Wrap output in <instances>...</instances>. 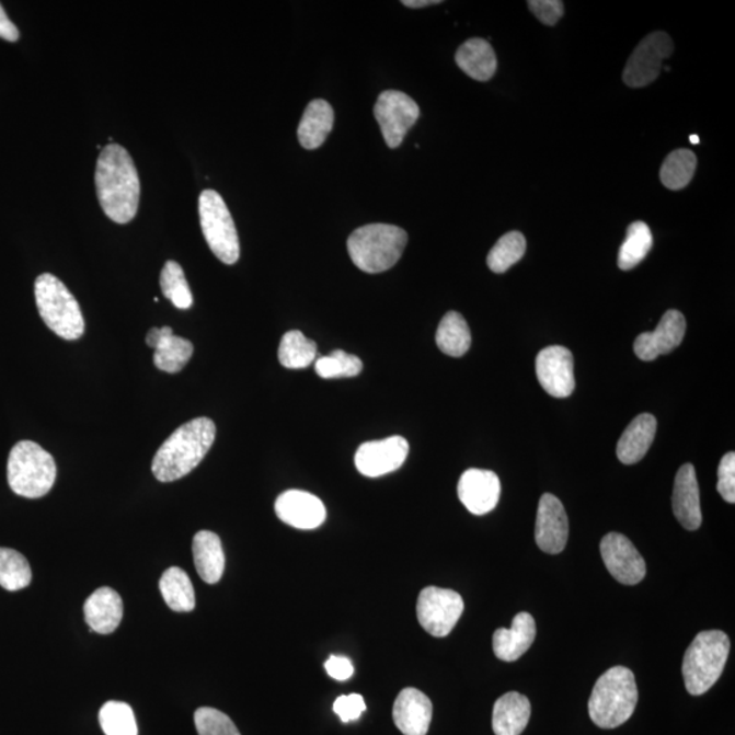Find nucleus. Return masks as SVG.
Returning <instances> with one entry per match:
<instances>
[{"instance_id":"nucleus-37","label":"nucleus","mask_w":735,"mask_h":735,"mask_svg":"<svg viewBox=\"0 0 735 735\" xmlns=\"http://www.w3.org/2000/svg\"><path fill=\"white\" fill-rule=\"evenodd\" d=\"M99 721L105 735H138L136 715L122 701H108L101 707Z\"/></svg>"},{"instance_id":"nucleus-6","label":"nucleus","mask_w":735,"mask_h":735,"mask_svg":"<svg viewBox=\"0 0 735 735\" xmlns=\"http://www.w3.org/2000/svg\"><path fill=\"white\" fill-rule=\"evenodd\" d=\"M35 296L38 313L50 331L66 341L81 338L85 333L81 307L59 278L49 273L38 276Z\"/></svg>"},{"instance_id":"nucleus-23","label":"nucleus","mask_w":735,"mask_h":735,"mask_svg":"<svg viewBox=\"0 0 735 735\" xmlns=\"http://www.w3.org/2000/svg\"><path fill=\"white\" fill-rule=\"evenodd\" d=\"M530 700L518 692H508L493 707L492 726L496 735H520L529 725Z\"/></svg>"},{"instance_id":"nucleus-21","label":"nucleus","mask_w":735,"mask_h":735,"mask_svg":"<svg viewBox=\"0 0 735 735\" xmlns=\"http://www.w3.org/2000/svg\"><path fill=\"white\" fill-rule=\"evenodd\" d=\"M537 635L536 621L530 613L521 611L516 615L509 630L501 628L493 635V651L498 659L515 662L535 643Z\"/></svg>"},{"instance_id":"nucleus-2","label":"nucleus","mask_w":735,"mask_h":735,"mask_svg":"<svg viewBox=\"0 0 735 735\" xmlns=\"http://www.w3.org/2000/svg\"><path fill=\"white\" fill-rule=\"evenodd\" d=\"M216 434V424L210 418H195L182 425L156 452L151 464L156 479L173 482L190 474L210 451Z\"/></svg>"},{"instance_id":"nucleus-25","label":"nucleus","mask_w":735,"mask_h":735,"mask_svg":"<svg viewBox=\"0 0 735 735\" xmlns=\"http://www.w3.org/2000/svg\"><path fill=\"white\" fill-rule=\"evenodd\" d=\"M656 420L644 413L632 421L617 445V458L621 463L635 464L645 457L655 439Z\"/></svg>"},{"instance_id":"nucleus-42","label":"nucleus","mask_w":735,"mask_h":735,"mask_svg":"<svg viewBox=\"0 0 735 735\" xmlns=\"http://www.w3.org/2000/svg\"><path fill=\"white\" fill-rule=\"evenodd\" d=\"M527 4L531 13L548 26L558 24L564 14V3L561 0H530Z\"/></svg>"},{"instance_id":"nucleus-1","label":"nucleus","mask_w":735,"mask_h":735,"mask_svg":"<svg viewBox=\"0 0 735 735\" xmlns=\"http://www.w3.org/2000/svg\"><path fill=\"white\" fill-rule=\"evenodd\" d=\"M95 188L101 209L116 223H128L137 216L140 183L130 153L111 143L101 150L95 166Z\"/></svg>"},{"instance_id":"nucleus-40","label":"nucleus","mask_w":735,"mask_h":735,"mask_svg":"<svg viewBox=\"0 0 735 735\" xmlns=\"http://www.w3.org/2000/svg\"><path fill=\"white\" fill-rule=\"evenodd\" d=\"M717 492L723 501L735 503V453L727 452L717 468Z\"/></svg>"},{"instance_id":"nucleus-39","label":"nucleus","mask_w":735,"mask_h":735,"mask_svg":"<svg viewBox=\"0 0 735 735\" xmlns=\"http://www.w3.org/2000/svg\"><path fill=\"white\" fill-rule=\"evenodd\" d=\"M194 720L199 735H241L228 715L210 707L196 710Z\"/></svg>"},{"instance_id":"nucleus-36","label":"nucleus","mask_w":735,"mask_h":735,"mask_svg":"<svg viewBox=\"0 0 735 735\" xmlns=\"http://www.w3.org/2000/svg\"><path fill=\"white\" fill-rule=\"evenodd\" d=\"M526 252V239L520 232H508L497 241L487 255V266L496 274L506 273L524 257Z\"/></svg>"},{"instance_id":"nucleus-24","label":"nucleus","mask_w":735,"mask_h":735,"mask_svg":"<svg viewBox=\"0 0 735 735\" xmlns=\"http://www.w3.org/2000/svg\"><path fill=\"white\" fill-rule=\"evenodd\" d=\"M195 569L202 581L216 585L221 581L226 571V554H223L220 537L216 532L202 530L196 532L193 541Z\"/></svg>"},{"instance_id":"nucleus-28","label":"nucleus","mask_w":735,"mask_h":735,"mask_svg":"<svg viewBox=\"0 0 735 735\" xmlns=\"http://www.w3.org/2000/svg\"><path fill=\"white\" fill-rule=\"evenodd\" d=\"M193 355V342L176 336L172 328L164 325V334L154 349V366L162 372L177 374L187 366Z\"/></svg>"},{"instance_id":"nucleus-5","label":"nucleus","mask_w":735,"mask_h":735,"mask_svg":"<svg viewBox=\"0 0 735 735\" xmlns=\"http://www.w3.org/2000/svg\"><path fill=\"white\" fill-rule=\"evenodd\" d=\"M731 653V639L722 631H703L689 645L682 662L686 688L692 696L709 692L720 680Z\"/></svg>"},{"instance_id":"nucleus-46","label":"nucleus","mask_w":735,"mask_h":735,"mask_svg":"<svg viewBox=\"0 0 735 735\" xmlns=\"http://www.w3.org/2000/svg\"><path fill=\"white\" fill-rule=\"evenodd\" d=\"M440 0H403L402 4L411 9L428 8L432 4H440Z\"/></svg>"},{"instance_id":"nucleus-12","label":"nucleus","mask_w":735,"mask_h":735,"mask_svg":"<svg viewBox=\"0 0 735 735\" xmlns=\"http://www.w3.org/2000/svg\"><path fill=\"white\" fill-rule=\"evenodd\" d=\"M600 554L610 575L622 585L633 586L644 579L645 563L642 554L620 532H609L602 538Z\"/></svg>"},{"instance_id":"nucleus-31","label":"nucleus","mask_w":735,"mask_h":735,"mask_svg":"<svg viewBox=\"0 0 735 735\" xmlns=\"http://www.w3.org/2000/svg\"><path fill=\"white\" fill-rule=\"evenodd\" d=\"M317 355L315 342L308 340L301 331H288L279 342L278 360L285 368H308L317 360Z\"/></svg>"},{"instance_id":"nucleus-34","label":"nucleus","mask_w":735,"mask_h":735,"mask_svg":"<svg viewBox=\"0 0 735 735\" xmlns=\"http://www.w3.org/2000/svg\"><path fill=\"white\" fill-rule=\"evenodd\" d=\"M32 570L27 560L14 549L0 548V586L19 592L31 585Z\"/></svg>"},{"instance_id":"nucleus-45","label":"nucleus","mask_w":735,"mask_h":735,"mask_svg":"<svg viewBox=\"0 0 735 735\" xmlns=\"http://www.w3.org/2000/svg\"><path fill=\"white\" fill-rule=\"evenodd\" d=\"M162 334H164V328H153L149 330V333L146 334V344H148L151 349H156V346L159 345Z\"/></svg>"},{"instance_id":"nucleus-22","label":"nucleus","mask_w":735,"mask_h":735,"mask_svg":"<svg viewBox=\"0 0 735 735\" xmlns=\"http://www.w3.org/2000/svg\"><path fill=\"white\" fill-rule=\"evenodd\" d=\"M83 613L91 630L110 635L119 628L123 619V600L111 587H100L83 606Z\"/></svg>"},{"instance_id":"nucleus-19","label":"nucleus","mask_w":735,"mask_h":735,"mask_svg":"<svg viewBox=\"0 0 735 735\" xmlns=\"http://www.w3.org/2000/svg\"><path fill=\"white\" fill-rule=\"evenodd\" d=\"M434 705L428 696L415 688L403 689L394 703L392 717L403 735L428 734Z\"/></svg>"},{"instance_id":"nucleus-30","label":"nucleus","mask_w":735,"mask_h":735,"mask_svg":"<svg viewBox=\"0 0 735 735\" xmlns=\"http://www.w3.org/2000/svg\"><path fill=\"white\" fill-rule=\"evenodd\" d=\"M160 592L173 611H193L195 592L190 576L179 566L166 570L160 579Z\"/></svg>"},{"instance_id":"nucleus-32","label":"nucleus","mask_w":735,"mask_h":735,"mask_svg":"<svg viewBox=\"0 0 735 735\" xmlns=\"http://www.w3.org/2000/svg\"><path fill=\"white\" fill-rule=\"evenodd\" d=\"M653 233L647 223L643 221L632 222L627 229V238L620 246L619 267L621 271H632L639 263L644 261L651 249H653Z\"/></svg>"},{"instance_id":"nucleus-11","label":"nucleus","mask_w":735,"mask_h":735,"mask_svg":"<svg viewBox=\"0 0 735 735\" xmlns=\"http://www.w3.org/2000/svg\"><path fill=\"white\" fill-rule=\"evenodd\" d=\"M675 50V44L665 32H654L644 37L633 50L624 70V82L631 88H644L659 77L662 65Z\"/></svg>"},{"instance_id":"nucleus-9","label":"nucleus","mask_w":735,"mask_h":735,"mask_svg":"<svg viewBox=\"0 0 735 735\" xmlns=\"http://www.w3.org/2000/svg\"><path fill=\"white\" fill-rule=\"evenodd\" d=\"M464 604L457 592L448 588L426 587L420 593L417 617L429 635L446 638L458 624Z\"/></svg>"},{"instance_id":"nucleus-15","label":"nucleus","mask_w":735,"mask_h":735,"mask_svg":"<svg viewBox=\"0 0 735 735\" xmlns=\"http://www.w3.org/2000/svg\"><path fill=\"white\" fill-rule=\"evenodd\" d=\"M569 516L558 497L545 493L538 504L536 541L542 552L559 554L569 541Z\"/></svg>"},{"instance_id":"nucleus-44","label":"nucleus","mask_w":735,"mask_h":735,"mask_svg":"<svg viewBox=\"0 0 735 735\" xmlns=\"http://www.w3.org/2000/svg\"><path fill=\"white\" fill-rule=\"evenodd\" d=\"M0 38L14 43L20 38V32L16 26L9 20L8 14L4 13L2 4H0Z\"/></svg>"},{"instance_id":"nucleus-47","label":"nucleus","mask_w":735,"mask_h":735,"mask_svg":"<svg viewBox=\"0 0 735 735\" xmlns=\"http://www.w3.org/2000/svg\"><path fill=\"white\" fill-rule=\"evenodd\" d=\"M690 142H692L693 145H698L700 142V139L698 136H692L690 137Z\"/></svg>"},{"instance_id":"nucleus-18","label":"nucleus","mask_w":735,"mask_h":735,"mask_svg":"<svg viewBox=\"0 0 735 735\" xmlns=\"http://www.w3.org/2000/svg\"><path fill=\"white\" fill-rule=\"evenodd\" d=\"M276 514L284 524L300 530L318 529L328 516L321 498L296 490L286 491L278 496Z\"/></svg>"},{"instance_id":"nucleus-13","label":"nucleus","mask_w":735,"mask_h":735,"mask_svg":"<svg viewBox=\"0 0 735 735\" xmlns=\"http://www.w3.org/2000/svg\"><path fill=\"white\" fill-rule=\"evenodd\" d=\"M409 453L405 437L391 436L383 440L364 443L356 452V468L363 475L376 476L392 473L402 468Z\"/></svg>"},{"instance_id":"nucleus-38","label":"nucleus","mask_w":735,"mask_h":735,"mask_svg":"<svg viewBox=\"0 0 735 735\" xmlns=\"http://www.w3.org/2000/svg\"><path fill=\"white\" fill-rule=\"evenodd\" d=\"M315 370L323 379L353 378L361 374L363 361L344 351H334L329 356L318 358Z\"/></svg>"},{"instance_id":"nucleus-4","label":"nucleus","mask_w":735,"mask_h":735,"mask_svg":"<svg viewBox=\"0 0 735 735\" xmlns=\"http://www.w3.org/2000/svg\"><path fill=\"white\" fill-rule=\"evenodd\" d=\"M406 244V230L389 223H369L351 234L347 251L360 271L378 274L397 265Z\"/></svg>"},{"instance_id":"nucleus-41","label":"nucleus","mask_w":735,"mask_h":735,"mask_svg":"<svg viewBox=\"0 0 735 735\" xmlns=\"http://www.w3.org/2000/svg\"><path fill=\"white\" fill-rule=\"evenodd\" d=\"M366 710V701H364L361 694L357 693L340 696L334 703V712L344 723L357 721Z\"/></svg>"},{"instance_id":"nucleus-20","label":"nucleus","mask_w":735,"mask_h":735,"mask_svg":"<svg viewBox=\"0 0 735 735\" xmlns=\"http://www.w3.org/2000/svg\"><path fill=\"white\" fill-rule=\"evenodd\" d=\"M671 503L673 513L684 529L698 530L703 516H701L698 476H696L693 464H682L678 470Z\"/></svg>"},{"instance_id":"nucleus-27","label":"nucleus","mask_w":735,"mask_h":735,"mask_svg":"<svg viewBox=\"0 0 735 735\" xmlns=\"http://www.w3.org/2000/svg\"><path fill=\"white\" fill-rule=\"evenodd\" d=\"M459 69L475 81H490L497 70V58L484 38H470L459 47L456 55Z\"/></svg>"},{"instance_id":"nucleus-10","label":"nucleus","mask_w":735,"mask_h":735,"mask_svg":"<svg viewBox=\"0 0 735 735\" xmlns=\"http://www.w3.org/2000/svg\"><path fill=\"white\" fill-rule=\"evenodd\" d=\"M374 114L390 149L400 148L420 117L417 103L400 91H386L376 101Z\"/></svg>"},{"instance_id":"nucleus-17","label":"nucleus","mask_w":735,"mask_h":735,"mask_svg":"<svg viewBox=\"0 0 735 735\" xmlns=\"http://www.w3.org/2000/svg\"><path fill=\"white\" fill-rule=\"evenodd\" d=\"M687 331V321L677 310L665 312L658 328L651 333H643L635 341L636 356L643 361H653L661 355H667L681 345Z\"/></svg>"},{"instance_id":"nucleus-26","label":"nucleus","mask_w":735,"mask_h":735,"mask_svg":"<svg viewBox=\"0 0 735 735\" xmlns=\"http://www.w3.org/2000/svg\"><path fill=\"white\" fill-rule=\"evenodd\" d=\"M334 110L328 101L313 100L308 104L305 115L301 117L297 137L302 148L315 150L328 139L334 126Z\"/></svg>"},{"instance_id":"nucleus-8","label":"nucleus","mask_w":735,"mask_h":735,"mask_svg":"<svg viewBox=\"0 0 735 735\" xmlns=\"http://www.w3.org/2000/svg\"><path fill=\"white\" fill-rule=\"evenodd\" d=\"M202 232L213 254L226 265H234L240 257L238 230L226 202L217 191L205 190L199 196Z\"/></svg>"},{"instance_id":"nucleus-14","label":"nucleus","mask_w":735,"mask_h":735,"mask_svg":"<svg viewBox=\"0 0 735 735\" xmlns=\"http://www.w3.org/2000/svg\"><path fill=\"white\" fill-rule=\"evenodd\" d=\"M537 378L542 389L554 398H566L575 390L574 356L564 346H549L536 361Z\"/></svg>"},{"instance_id":"nucleus-29","label":"nucleus","mask_w":735,"mask_h":735,"mask_svg":"<svg viewBox=\"0 0 735 735\" xmlns=\"http://www.w3.org/2000/svg\"><path fill=\"white\" fill-rule=\"evenodd\" d=\"M436 344L447 356L462 357L471 346V334L468 322L459 312H447L441 319L436 333Z\"/></svg>"},{"instance_id":"nucleus-43","label":"nucleus","mask_w":735,"mask_h":735,"mask_svg":"<svg viewBox=\"0 0 735 735\" xmlns=\"http://www.w3.org/2000/svg\"><path fill=\"white\" fill-rule=\"evenodd\" d=\"M324 667L328 675L336 681L349 680L353 673H355V667H353L351 659L346 658V656L331 655L328 662H325Z\"/></svg>"},{"instance_id":"nucleus-35","label":"nucleus","mask_w":735,"mask_h":735,"mask_svg":"<svg viewBox=\"0 0 735 735\" xmlns=\"http://www.w3.org/2000/svg\"><path fill=\"white\" fill-rule=\"evenodd\" d=\"M160 285L162 295L179 310H190L194 305L193 294L183 267L175 261H168L162 268Z\"/></svg>"},{"instance_id":"nucleus-16","label":"nucleus","mask_w":735,"mask_h":735,"mask_svg":"<svg viewBox=\"0 0 735 735\" xmlns=\"http://www.w3.org/2000/svg\"><path fill=\"white\" fill-rule=\"evenodd\" d=\"M501 480L491 470L469 469L460 476L459 501L471 514H490L501 501Z\"/></svg>"},{"instance_id":"nucleus-3","label":"nucleus","mask_w":735,"mask_h":735,"mask_svg":"<svg viewBox=\"0 0 735 735\" xmlns=\"http://www.w3.org/2000/svg\"><path fill=\"white\" fill-rule=\"evenodd\" d=\"M639 699L635 675L624 666L611 667L598 678L588 700V714L600 728L624 725Z\"/></svg>"},{"instance_id":"nucleus-33","label":"nucleus","mask_w":735,"mask_h":735,"mask_svg":"<svg viewBox=\"0 0 735 735\" xmlns=\"http://www.w3.org/2000/svg\"><path fill=\"white\" fill-rule=\"evenodd\" d=\"M698 159L692 150L678 149L666 157L661 168V182L666 188L678 191L686 188L692 181Z\"/></svg>"},{"instance_id":"nucleus-7","label":"nucleus","mask_w":735,"mask_h":735,"mask_svg":"<svg viewBox=\"0 0 735 735\" xmlns=\"http://www.w3.org/2000/svg\"><path fill=\"white\" fill-rule=\"evenodd\" d=\"M56 480V463L50 453L37 443H16L10 451L8 481L15 495L41 498L53 490Z\"/></svg>"}]
</instances>
